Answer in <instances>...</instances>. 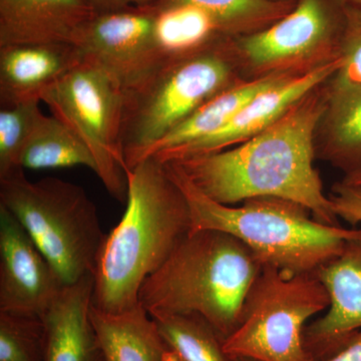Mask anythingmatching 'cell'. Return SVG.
<instances>
[{
  "label": "cell",
  "instance_id": "25",
  "mask_svg": "<svg viewBox=\"0 0 361 361\" xmlns=\"http://www.w3.org/2000/svg\"><path fill=\"white\" fill-rule=\"evenodd\" d=\"M44 351L42 317L0 312V361H44Z\"/></svg>",
  "mask_w": 361,
  "mask_h": 361
},
{
  "label": "cell",
  "instance_id": "28",
  "mask_svg": "<svg viewBox=\"0 0 361 361\" xmlns=\"http://www.w3.org/2000/svg\"><path fill=\"white\" fill-rule=\"evenodd\" d=\"M94 13H109L130 7L153 6L157 0H85Z\"/></svg>",
  "mask_w": 361,
  "mask_h": 361
},
{
  "label": "cell",
  "instance_id": "6",
  "mask_svg": "<svg viewBox=\"0 0 361 361\" xmlns=\"http://www.w3.org/2000/svg\"><path fill=\"white\" fill-rule=\"evenodd\" d=\"M0 205L23 225L63 283L94 275L106 234L84 188L54 177L32 182L20 169L0 178Z\"/></svg>",
  "mask_w": 361,
  "mask_h": 361
},
{
  "label": "cell",
  "instance_id": "9",
  "mask_svg": "<svg viewBox=\"0 0 361 361\" xmlns=\"http://www.w3.org/2000/svg\"><path fill=\"white\" fill-rule=\"evenodd\" d=\"M346 0H297L261 32L233 37L245 80L301 75L341 59Z\"/></svg>",
  "mask_w": 361,
  "mask_h": 361
},
{
  "label": "cell",
  "instance_id": "4",
  "mask_svg": "<svg viewBox=\"0 0 361 361\" xmlns=\"http://www.w3.org/2000/svg\"><path fill=\"white\" fill-rule=\"evenodd\" d=\"M186 197L191 232L218 230L236 237L262 265L295 273H315L341 253L360 232L341 225L322 224L305 207L275 197H258L234 207L202 193L175 164L166 163Z\"/></svg>",
  "mask_w": 361,
  "mask_h": 361
},
{
  "label": "cell",
  "instance_id": "18",
  "mask_svg": "<svg viewBox=\"0 0 361 361\" xmlns=\"http://www.w3.org/2000/svg\"><path fill=\"white\" fill-rule=\"evenodd\" d=\"M90 319L106 361H166L169 349L141 304L120 313L90 307Z\"/></svg>",
  "mask_w": 361,
  "mask_h": 361
},
{
  "label": "cell",
  "instance_id": "33",
  "mask_svg": "<svg viewBox=\"0 0 361 361\" xmlns=\"http://www.w3.org/2000/svg\"><path fill=\"white\" fill-rule=\"evenodd\" d=\"M348 1L353 2V4H361V0H348Z\"/></svg>",
  "mask_w": 361,
  "mask_h": 361
},
{
  "label": "cell",
  "instance_id": "1",
  "mask_svg": "<svg viewBox=\"0 0 361 361\" xmlns=\"http://www.w3.org/2000/svg\"><path fill=\"white\" fill-rule=\"evenodd\" d=\"M327 84L316 87L270 127L237 146L169 163L218 203L233 206L275 197L305 207L322 224L339 225L314 166L315 133L326 106Z\"/></svg>",
  "mask_w": 361,
  "mask_h": 361
},
{
  "label": "cell",
  "instance_id": "29",
  "mask_svg": "<svg viewBox=\"0 0 361 361\" xmlns=\"http://www.w3.org/2000/svg\"><path fill=\"white\" fill-rule=\"evenodd\" d=\"M319 361H361V331L351 339L345 348H342L336 355Z\"/></svg>",
  "mask_w": 361,
  "mask_h": 361
},
{
  "label": "cell",
  "instance_id": "8",
  "mask_svg": "<svg viewBox=\"0 0 361 361\" xmlns=\"http://www.w3.org/2000/svg\"><path fill=\"white\" fill-rule=\"evenodd\" d=\"M42 103L84 142L106 191L121 203L127 201L128 169L121 140V80L103 66L84 59L42 94Z\"/></svg>",
  "mask_w": 361,
  "mask_h": 361
},
{
  "label": "cell",
  "instance_id": "26",
  "mask_svg": "<svg viewBox=\"0 0 361 361\" xmlns=\"http://www.w3.org/2000/svg\"><path fill=\"white\" fill-rule=\"evenodd\" d=\"M341 68L332 80L361 85V4L345 1V23L341 45Z\"/></svg>",
  "mask_w": 361,
  "mask_h": 361
},
{
  "label": "cell",
  "instance_id": "2",
  "mask_svg": "<svg viewBox=\"0 0 361 361\" xmlns=\"http://www.w3.org/2000/svg\"><path fill=\"white\" fill-rule=\"evenodd\" d=\"M127 176L126 212L106 234L92 275V306L108 313L137 306L145 280L191 232L186 197L167 164L148 157Z\"/></svg>",
  "mask_w": 361,
  "mask_h": 361
},
{
  "label": "cell",
  "instance_id": "30",
  "mask_svg": "<svg viewBox=\"0 0 361 361\" xmlns=\"http://www.w3.org/2000/svg\"><path fill=\"white\" fill-rule=\"evenodd\" d=\"M341 182L348 185L361 186V172L355 173V174L345 175L342 178Z\"/></svg>",
  "mask_w": 361,
  "mask_h": 361
},
{
  "label": "cell",
  "instance_id": "17",
  "mask_svg": "<svg viewBox=\"0 0 361 361\" xmlns=\"http://www.w3.org/2000/svg\"><path fill=\"white\" fill-rule=\"evenodd\" d=\"M329 96L315 133L316 159L344 176L361 172V85L329 80Z\"/></svg>",
  "mask_w": 361,
  "mask_h": 361
},
{
  "label": "cell",
  "instance_id": "19",
  "mask_svg": "<svg viewBox=\"0 0 361 361\" xmlns=\"http://www.w3.org/2000/svg\"><path fill=\"white\" fill-rule=\"evenodd\" d=\"M289 75H275L244 80L220 92L166 135L148 157L164 155L215 134L223 129L252 97Z\"/></svg>",
  "mask_w": 361,
  "mask_h": 361
},
{
  "label": "cell",
  "instance_id": "15",
  "mask_svg": "<svg viewBox=\"0 0 361 361\" xmlns=\"http://www.w3.org/2000/svg\"><path fill=\"white\" fill-rule=\"evenodd\" d=\"M94 14L85 0H0V47L73 44Z\"/></svg>",
  "mask_w": 361,
  "mask_h": 361
},
{
  "label": "cell",
  "instance_id": "20",
  "mask_svg": "<svg viewBox=\"0 0 361 361\" xmlns=\"http://www.w3.org/2000/svg\"><path fill=\"white\" fill-rule=\"evenodd\" d=\"M156 61L203 51L227 35L205 11L187 4H154Z\"/></svg>",
  "mask_w": 361,
  "mask_h": 361
},
{
  "label": "cell",
  "instance_id": "23",
  "mask_svg": "<svg viewBox=\"0 0 361 361\" xmlns=\"http://www.w3.org/2000/svg\"><path fill=\"white\" fill-rule=\"evenodd\" d=\"M149 315L176 361H235L225 353L224 339L200 315Z\"/></svg>",
  "mask_w": 361,
  "mask_h": 361
},
{
  "label": "cell",
  "instance_id": "12",
  "mask_svg": "<svg viewBox=\"0 0 361 361\" xmlns=\"http://www.w3.org/2000/svg\"><path fill=\"white\" fill-rule=\"evenodd\" d=\"M326 289V314L307 324L303 348L308 360H324L341 351L361 331V229L341 253L315 272Z\"/></svg>",
  "mask_w": 361,
  "mask_h": 361
},
{
  "label": "cell",
  "instance_id": "14",
  "mask_svg": "<svg viewBox=\"0 0 361 361\" xmlns=\"http://www.w3.org/2000/svg\"><path fill=\"white\" fill-rule=\"evenodd\" d=\"M82 59L80 49L66 42L0 47V109L42 103V94Z\"/></svg>",
  "mask_w": 361,
  "mask_h": 361
},
{
  "label": "cell",
  "instance_id": "21",
  "mask_svg": "<svg viewBox=\"0 0 361 361\" xmlns=\"http://www.w3.org/2000/svg\"><path fill=\"white\" fill-rule=\"evenodd\" d=\"M20 166L32 170L85 166L97 171L96 161L84 142L56 116L44 114L26 142Z\"/></svg>",
  "mask_w": 361,
  "mask_h": 361
},
{
  "label": "cell",
  "instance_id": "16",
  "mask_svg": "<svg viewBox=\"0 0 361 361\" xmlns=\"http://www.w3.org/2000/svg\"><path fill=\"white\" fill-rule=\"evenodd\" d=\"M94 278L66 285L42 315L44 361H106L90 319Z\"/></svg>",
  "mask_w": 361,
  "mask_h": 361
},
{
  "label": "cell",
  "instance_id": "11",
  "mask_svg": "<svg viewBox=\"0 0 361 361\" xmlns=\"http://www.w3.org/2000/svg\"><path fill=\"white\" fill-rule=\"evenodd\" d=\"M155 6L96 13L73 44L82 58L110 71L126 85L156 63Z\"/></svg>",
  "mask_w": 361,
  "mask_h": 361
},
{
  "label": "cell",
  "instance_id": "31",
  "mask_svg": "<svg viewBox=\"0 0 361 361\" xmlns=\"http://www.w3.org/2000/svg\"><path fill=\"white\" fill-rule=\"evenodd\" d=\"M235 361H260L256 360H252V358H237Z\"/></svg>",
  "mask_w": 361,
  "mask_h": 361
},
{
  "label": "cell",
  "instance_id": "5",
  "mask_svg": "<svg viewBox=\"0 0 361 361\" xmlns=\"http://www.w3.org/2000/svg\"><path fill=\"white\" fill-rule=\"evenodd\" d=\"M245 80L233 37L160 59L123 85L122 149L128 172L202 104Z\"/></svg>",
  "mask_w": 361,
  "mask_h": 361
},
{
  "label": "cell",
  "instance_id": "27",
  "mask_svg": "<svg viewBox=\"0 0 361 361\" xmlns=\"http://www.w3.org/2000/svg\"><path fill=\"white\" fill-rule=\"evenodd\" d=\"M329 198L337 217L353 226L361 224V186L341 180L334 184Z\"/></svg>",
  "mask_w": 361,
  "mask_h": 361
},
{
  "label": "cell",
  "instance_id": "3",
  "mask_svg": "<svg viewBox=\"0 0 361 361\" xmlns=\"http://www.w3.org/2000/svg\"><path fill=\"white\" fill-rule=\"evenodd\" d=\"M262 266L231 234L189 233L145 280L139 302L149 314L200 315L225 341L239 326L247 293Z\"/></svg>",
  "mask_w": 361,
  "mask_h": 361
},
{
  "label": "cell",
  "instance_id": "22",
  "mask_svg": "<svg viewBox=\"0 0 361 361\" xmlns=\"http://www.w3.org/2000/svg\"><path fill=\"white\" fill-rule=\"evenodd\" d=\"M297 0H157L155 4H187L208 13L229 37L265 30L290 13Z\"/></svg>",
  "mask_w": 361,
  "mask_h": 361
},
{
  "label": "cell",
  "instance_id": "32",
  "mask_svg": "<svg viewBox=\"0 0 361 361\" xmlns=\"http://www.w3.org/2000/svg\"><path fill=\"white\" fill-rule=\"evenodd\" d=\"M166 361H176L175 358L173 357L172 355H171L170 351H169V355H168L167 360H166Z\"/></svg>",
  "mask_w": 361,
  "mask_h": 361
},
{
  "label": "cell",
  "instance_id": "10",
  "mask_svg": "<svg viewBox=\"0 0 361 361\" xmlns=\"http://www.w3.org/2000/svg\"><path fill=\"white\" fill-rule=\"evenodd\" d=\"M65 286L23 225L0 205V312L42 317Z\"/></svg>",
  "mask_w": 361,
  "mask_h": 361
},
{
  "label": "cell",
  "instance_id": "24",
  "mask_svg": "<svg viewBox=\"0 0 361 361\" xmlns=\"http://www.w3.org/2000/svg\"><path fill=\"white\" fill-rule=\"evenodd\" d=\"M40 102L0 109V178L20 170L26 142L44 116Z\"/></svg>",
  "mask_w": 361,
  "mask_h": 361
},
{
  "label": "cell",
  "instance_id": "7",
  "mask_svg": "<svg viewBox=\"0 0 361 361\" xmlns=\"http://www.w3.org/2000/svg\"><path fill=\"white\" fill-rule=\"evenodd\" d=\"M329 306L315 273L263 265L247 293L239 326L224 341L225 353L233 360L310 361L303 348L306 322Z\"/></svg>",
  "mask_w": 361,
  "mask_h": 361
},
{
  "label": "cell",
  "instance_id": "13",
  "mask_svg": "<svg viewBox=\"0 0 361 361\" xmlns=\"http://www.w3.org/2000/svg\"><path fill=\"white\" fill-rule=\"evenodd\" d=\"M341 59L322 68L289 75L252 97L223 129L187 146L155 157L164 163L216 153L237 146L279 120L301 97L324 84L341 68Z\"/></svg>",
  "mask_w": 361,
  "mask_h": 361
}]
</instances>
